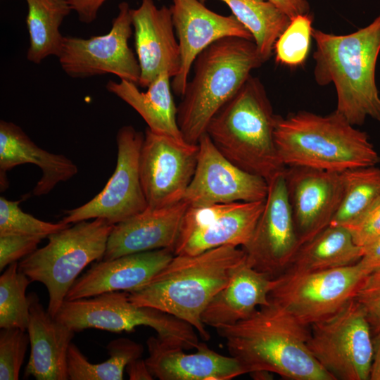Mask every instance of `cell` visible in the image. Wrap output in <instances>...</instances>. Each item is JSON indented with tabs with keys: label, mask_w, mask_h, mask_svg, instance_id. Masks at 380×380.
Returning a JSON list of instances; mask_svg holds the SVG:
<instances>
[{
	"label": "cell",
	"mask_w": 380,
	"mask_h": 380,
	"mask_svg": "<svg viewBox=\"0 0 380 380\" xmlns=\"http://www.w3.org/2000/svg\"><path fill=\"white\" fill-rule=\"evenodd\" d=\"M373 358L370 370V380H380V331L372 336Z\"/></svg>",
	"instance_id": "cell-43"
},
{
	"label": "cell",
	"mask_w": 380,
	"mask_h": 380,
	"mask_svg": "<svg viewBox=\"0 0 380 380\" xmlns=\"http://www.w3.org/2000/svg\"><path fill=\"white\" fill-rule=\"evenodd\" d=\"M372 328L354 298L310 326L308 346L334 380H368L373 358Z\"/></svg>",
	"instance_id": "cell-9"
},
{
	"label": "cell",
	"mask_w": 380,
	"mask_h": 380,
	"mask_svg": "<svg viewBox=\"0 0 380 380\" xmlns=\"http://www.w3.org/2000/svg\"><path fill=\"white\" fill-rule=\"evenodd\" d=\"M30 342L28 333L18 328L0 331V379L18 380Z\"/></svg>",
	"instance_id": "cell-35"
},
{
	"label": "cell",
	"mask_w": 380,
	"mask_h": 380,
	"mask_svg": "<svg viewBox=\"0 0 380 380\" xmlns=\"http://www.w3.org/2000/svg\"><path fill=\"white\" fill-rule=\"evenodd\" d=\"M134 46L141 75L138 85L147 87L162 72L175 77L181 67V54L170 7H158L153 0H141L131 9Z\"/></svg>",
	"instance_id": "cell-19"
},
{
	"label": "cell",
	"mask_w": 380,
	"mask_h": 380,
	"mask_svg": "<svg viewBox=\"0 0 380 380\" xmlns=\"http://www.w3.org/2000/svg\"><path fill=\"white\" fill-rule=\"evenodd\" d=\"M31 163L42 170V177L32 190V195L49 194L55 186L73 177L78 168L70 158L50 153L38 146L17 125L0 121V184L1 191L8 187L6 173L17 165Z\"/></svg>",
	"instance_id": "cell-24"
},
{
	"label": "cell",
	"mask_w": 380,
	"mask_h": 380,
	"mask_svg": "<svg viewBox=\"0 0 380 380\" xmlns=\"http://www.w3.org/2000/svg\"><path fill=\"white\" fill-rule=\"evenodd\" d=\"M362 248L363 254L358 262L367 274L380 270V237Z\"/></svg>",
	"instance_id": "cell-40"
},
{
	"label": "cell",
	"mask_w": 380,
	"mask_h": 380,
	"mask_svg": "<svg viewBox=\"0 0 380 380\" xmlns=\"http://www.w3.org/2000/svg\"><path fill=\"white\" fill-rule=\"evenodd\" d=\"M313 54L317 83L334 84L336 110L351 125H361L367 117L380 124V96L375 70L380 53V15L370 24L343 35L313 29Z\"/></svg>",
	"instance_id": "cell-3"
},
{
	"label": "cell",
	"mask_w": 380,
	"mask_h": 380,
	"mask_svg": "<svg viewBox=\"0 0 380 380\" xmlns=\"http://www.w3.org/2000/svg\"><path fill=\"white\" fill-rule=\"evenodd\" d=\"M342 199L329 225L347 226L364 214L380 198V168L360 167L341 172Z\"/></svg>",
	"instance_id": "cell-31"
},
{
	"label": "cell",
	"mask_w": 380,
	"mask_h": 380,
	"mask_svg": "<svg viewBox=\"0 0 380 380\" xmlns=\"http://www.w3.org/2000/svg\"><path fill=\"white\" fill-rule=\"evenodd\" d=\"M197 164L183 200L189 206L265 200L267 182L229 160L205 133L198 142Z\"/></svg>",
	"instance_id": "cell-16"
},
{
	"label": "cell",
	"mask_w": 380,
	"mask_h": 380,
	"mask_svg": "<svg viewBox=\"0 0 380 380\" xmlns=\"http://www.w3.org/2000/svg\"><path fill=\"white\" fill-rule=\"evenodd\" d=\"M272 372L265 370L255 371L250 373L251 376L255 380H267L272 379Z\"/></svg>",
	"instance_id": "cell-44"
},
{
	"label": "cell",
	"mask_w": 380,
	"mask_h": 380,
	"mask_svg": "<svg viewBox=\"0 0 380 380\" xmlns=\"http://www.w3.org/2000/svg\"><path fill=\"white\" fill-rule=\"evenodd\" d=\"M114 224L103 218L82 220L50 234L48 243L18 262V269L48 291L47 311L55 317L81 272L103 260Z\"/></svg>",
	"instance_id": "cell-7"
},
{
	"label": "cell",
	"mask_w": 380,
	"mask_h": 380,
	"mask_svg": "<svg viewBox=\"0 0 380 380\" xmlns=\"http://www.w3.org/2000/svg\"><path fill=\"white\" fill-rule=\"evenodd\" d=\"M144 138V134L131 125L119 129L116 134L117 163L112 176L102 191L92 199L65 211L62 222L72 224L82 220L103 218L115 225L148 207L139 170Z\"/></svg>",
	"instance_id": "cell-12"
},
{
	"label": "cell",
	"mask_w": 380,
	"mask_h": 380,
	"mask_svg": "<svg viewBox=\"0 0 380 380\" xmlns=\"http://www.w3.org/2000/svg\"><path fill=\"white\" fill-rule=\"evenodd\" d=\"M265 201L188 206L174 255H196L222 246L244 247L252 237Z\"/></svg>",
	"instance_id": "cell-13"
},
{
	"label": "cell",
	"mask_w": 380,
	"mask_h": 380,
	"mask_svg": "<svg viewBox=\"0 0 380 380\" xmlns=\"http://www.w3.org/2000/svg\"><path fill=\"white\" fill-rule=\"evenodd\" d=\"M276 118L263 84L250 75L213 117L205 133L229 160L268 182L286 170L274 141Z\"/></svg>",
	"instance_id": "cell-5"
},
{
	"label": "cell",
	"mask_w": 380,
	"mask_h": 380,
	"mask_svg": "<svg viewBox=\"0 0 380 380\" xmlns=\"http://www.w3.org/2000/svg\"><path fill=\"white\" fill-rule=\"evenodd\" d=\"M30 298L27 333L31 352L25 378L37 380H67V355L75 331L58 321L44 309L34 292Z\"/></svg>",
	"instance_id": "cell-23"
},
{
	"label": "cell",
	"mask_w": 380,
	"mask_h": 380,
	"mask_svg": "<svg viewBox=\"0 0 380 380\" xmlns=\"http://www.w3.org/2000/svg\"><path fill=\"white\" fill-rule=\"evenodd\" d=\"M72 11L76 12L80 21L84 23L94 22L102 5L107 0H65Z\"/></svg>",
	"instance_id": "cell-39"
},
{
	"label": "cell",
	"mask_w": 380,
	"mask_h": 380,
	"mask_svg": "<svg viewBox=\"0 0 380 380\" xmlns=\"http://www.w3.org/2000/svg\"><path fill=\"white\" fill-rule=\"evenodd\" d=\"M172 22L178 39L181 67L171 83L174 94L182 96L196 57L214 42L227 37L253 40L251 32L234 15H222L200 0H170Z\"/></svg>",
	"instance_id": "cell-18"
},
{
	"label": "cell",
	"mask_w": 380,
	"mask_h": 380,
	"mask_svg": "<svg viewBox=\"0 0 380 380\" xmlns=\"http://www.w3.org/2000/svg\"><path fill=\"white\" fill-rule=\"evenodd\" d=\"M264 63L253 40L239 37L218 39L201 52L177 106V124L184 141L198 144L215 113Z\"/></svg>",
	"instance_id": "cell-6"
},
{
	"label": "cell",
	"mask_w": 380,
	"mask_h": 380,
	"mask_svg": "<svg viewBox=\"0 0 380 380\" xmlns=\"http://www.w3.org/2000/svg\"><path fill=\"white\" fill-rule=\"evenodd\" d=\"M312 17L310 13L291 19L286 29L277 39L274 48L276 61L291 68L301 65L310 51Z\"/></svg>",
	"instance_id": "cell-33"
},
{
	"label": "cell",
	"mask_w": 380,
	"mask_h": 380,
	"mask_svg": "<svg viewBox=\"0 0 380 380\" xmlns=\"http://www.w3.org/2000/svg\"><path fill=\"white\" fill-rule=\"evenodd\" d=\"M215 329L244 374L265 370L290 380H334L309 350L310 327L272 301Z\"/></svg>",
	"instance_id": "cell-1"
},
{
	"label": "cell",
	"mask_w": 380,
	"mask_h": 380,
	"mask_svg": "<svg viewBox=\"0 0 380 380\" xmlns=\"http://www.w3.org/2000/svg\"><path fill=\"white\" fill-rule=\"evenodd\" d=\"M29 34L27 59L39 64L50 56H58L64 36L60 27L72 9L65 0H25Z\"/></svg>",
	"instance_id": "cell-28"
},
{
	"label": "cell",
	"mask_w": 380,
	"mask_h": 380,
	"mask_svg": "<svg viewBox=\"0 0 380 380\" xmlns=\"http://www.w3.org/2000/svg\"><path fill=\"white\" fill-rule=\"evenodd\" d=\"M274 136L286 167L342 172L380 162L367 133L356 129L336 110L327 115L308 111L286 118L277 115Z\"/></svg>",
	"instance_id": "cell-4"
},
{
	"label": "cell",
	"mask_w": 380,
	"mask_h": 380,
	"mask_svg": "<svg viewBox=\"0 0 380 380\" xmlns=\"http://www.w3.org/2000/svg\"><path fill=\"white\" fill-rule=\"evenodd\" d=\"M274 4L291 19L310 12V5L307 0H267Z\"/></svg>",
	"instance_id": "cell-41"
},
{
	"label": "cell",
	"mask_w": 380,
	"mask_h": 380,
	"mask_svg": "<svg viewBox=\"0 0 380 380\" xmlns=\"http://www.w3.org/2000/svg\"><path fill=\"white\" fill-rule=\"evenodd\" d=\"M55 318L75 332L90 328L115 333L132 332L137 327L146 326L154 329L162 341L184 350L196 348L200 343L191 324L158 309L133 303L126 291L65 300Z\"/></svg>",
	"instance_id": "cell-8"
},
{
	"label": "cell",
	"mask_w": 380,
	"mask_h": 380,
	"mask_svg": "<svg viewBox=\"0 0 380 380\" xmlns=\"http://www.w3.org/2000/svg\"><path fill=\"white\" fill-rule=\"evenodd\" d=\"M43 239L24 234L0 235V270L34 252Z\"/></svg>",
	"instance_id": "cell-37"
},
{
	"label": "cell",
	"mask_w": 380,
	"mask_h": 380,
	"mask_svg": "<svg viewBox=\"0 0 380 380\" xmlns=\"http://www.w3.org/2000/svg\"><path fill=\"white\" fill-rule=\"evenodd\" d=\"M354 242L364 248L380 237V198L359 218L345 226Z\"/></svg>",
	"instance_id": "cell-38"
},
{
	"label": "cell",
	"mask_w": 380,
	"mask_h": 380,
	"mask_svg": "<svg viewBox=\"0 0 380 380\" xmlns=\"http://www.w3.org/2000/svg\"><path fill=\"white\" fill-rule=\"evenodd\" d=\"M274 285L275 279L255 270L245 260L208 303L201 315L202 322L216 329L248 318L258 308L270 303L269 295Z\"/></svg>",
	"instance_id": "cell-25"
},
{
	"label": "cell",
	"mask_w": 380,
	"mask_h": 380,
	"mask_svg": "<svg viewBox=\"0 0 380 380\" xmlns=\"http://www.w3.org/2000/svg\"><path fill=\"white\" fill-rule=\"evenodd\" d=\"M367 273L357 262L349 266L275 278L269 298L310 327L336 312L355 298Z\"/></svg>",
	"instance_id": "cell-10"
},
{
	"label": "cell",
	"mask_w": 380,
	"mask_h": 380,
	"mask_svg": "<svg viewBox=\"0 0 380 380\" xmlns=\"http://www.w3.org/2000/svg\"><path fill=\"white\" fill-rule=\"evenodd\" d=\"M146 363L160 380H229L244 374L232 356L222 355L200 342L194 353L181 346L151 336L146 341Z\"/></svg>",
	"instance_id": "cell-22"
},
{
	"label": "cell",
	"mask_w": 380,
	"mask_h": 380,
	"mask_svg": "<svg viewBox=\"0 0 380 380\" xmlns=\"http://www.w3.org/2000/svg\"><path fill=\"white\" fill-rule=\"evenodd\" d=\"M173 256V251L163 248L96 261L76 279L65 300H74L106 292L137 289L147 284Z\"/></svg>",
	"instance_id": "cell-20"
},
{
	"label": "cell",
	"mask_w": 380,
	"mask_h": 380,
	"mask_svg": "<svg viewBox=\"0 0 380 380\" xmlns=\"http://www.w3.org/2000/svg\"><path fill=\"white\" fill-rule=\"evenodd\" d=\"M198 154V144L146 128L139 170L148 207H163L183 200L196 170Z\"/></svg>",
	"instance_id": "cell-14"
},
{
	"label": "cell",
	"mask_w": 380,
	"mask_h": 380,
	"mask_svg": "<svg viewBox=\"0 0 380 380\" xmlns=\"http://www.w3.org/2000/svg\"><path fill=\"white\" fill-rule=\"evenodd\" d=\"M20 201L0 197V235L24 234L47 238L70 226L62 221L52 223L39 220L20 208Z\"/></svg>",
	"instance_id": "cell-34"
},
{
	"label": "cell",
	"mask_w": 380,
	"mask_h": 380,
	"mask_svg": "<svg viewBox=\"0 0 380 380\" xmlns=\"http://www.w3.org/2000/svg\"><path fill=\"white\" fill-rule=\"evenodd\" d=\"M125 370L131 380H152L154 377L146 361L140 357L130 361L127 365Z\"/></svg>",
	"instance_id": "cell-42"
},
{
	"label": "cell",
	"mask_w": 380,
	"mask_h": 380,
	"mask_svg": "<svg viewBox=\"0 0 380 380\" xmlns=\"http://www.w3.org/2000/svg\"><path fill=\"white\" fill-rule=\"evenodd\" d=\"M110 355L105 362L92 364L76 345L71 343L68 350L67 369L70 380H122L127 365L139 358L143 346L127 338H119L107 346Z\"/></svg>",
	"instance_id": "cell-30"
},
{
	"label": "cell",
	"mask_w": 380,
	"mask_h": 380,
	"mask_svg": "<svg viewBox=\"0 0 380 380\" xmlns=\"http://www.w3.org/2000/svg\"><path fill=\"white\" fill-rule=\"evenodd\" d=\"M355 299L364 309L373 333L380 331V270L363 279Z\"/></svg>",
	"instance_id": "cell-36"
},
{
	"label": "cell",
	"mask_w": 380,
	"mask_h": 380,
	"mask_svg": "<svg viewBox=\"0 0 380 380\" xmlns=\"http://www.w3.org/2000/svg\"><path fill=\"white\" fill-rule=\"evenodd\" d=\"M32 282L18 269V262L7 266L0 277V328L27 330L30 320V298L26 289Z\"/></svg>",
	"instance_id": "cell-32"
},
{
	"label": "cell",
	"mask_w": 380,
	"mask_h": 380,
	"mask_svg": "<svg viewBox=\"0 0 380 380\" xmlns=\"http://www.w3.org/2000/svg\"><path fill=\"white\" fill-rule=\"evenodd\" d=\"M284 175L300 246L330 224L342 199L343 176L301 166L286 167Z\"/></svg>",
	"instance_id": "cell-17"
},
{
	"label": "cell",
	"mask_w": 380,
	"mask_h": 380,
	"mask_svg": "<svg viewBox=\"0 0 380 380\" xmlns=\"http://www.w3.org/2000/svg\"><path fill=\"white\" fill-rule=\"evenodd\" d=\"M170 78L167 72L160 73L144 92L139 89L137 84L125 80H110L106 87L134 109L151 131L184 140L177 124V106L174 101Z\"/></svg>",
	"instance_id": "cell-26"
},
{
	"label": "cell",
	"mask_w": 380,
	"mask_h": 380,
	"mask_svg": "<svg viewBox=\"0 0 380 380\" xmlns=\"http://www.w3.org/2000/svg\"><path fill=\"white\" fill-rule=\"evenodd\" d=\"M189 205L184 200L171 205L147 207L144 211L115 224L103 260L139 252L167 248L173 251Z\"/></svg>",
	"instance_id": "cell-21"
},
{
	"label": "cell",
	"mask_w": 380,
	"mask_h": 380,
	"mask_svg": "<svg viewBox=\"0 0 380 380\" xmlns=\"http://www.w3.org/2000/svg\"><path fill=\"white\" fill-rule=\"evenodd\" d=\"M131 9L127 2L120 3L118 13L105 34L89 38L64 36L57 58L65 73L80 79L110 73L138 85L140 66L129 46Z\"/></svg>",
	"instance_id": "cell-11"
},
{
	"label": "cell",
	"mask_w": 380,
	"mask_h": 380,
	"mask_svg": "<svg viewBox=\"0 0 380 380\" xmlns=\"http://www.w3.org/2000/svg\"><path fill=\"white\" fill-rule=\"evenodd\" d=\"M246 260L242 248L222 246L196 255H174L147 284L128 291L134 304L172 315L191 324L201 339L210 334L201 315Z\"/></svg>",
	"instance_id": "cell-2"
},
{
	"label": "cell",
	"mask_w": 380,
	"mask_h": 380,
	"mask_svg": "<svg viewBox=\"0 0 380 380\" xmlns=\"http://www.w3.org/2000/svg\"><path fill=\"white\" fill-rule=\"evenodd\" d=\"M362 254L363 248L354 242L346 227L329 225L299 247L284 273H303L349 266L357 263Z\"/></svg>",
	"instance_id": "cell-27"
},
{
	"label": "cell",
	"mask_w": 380,
	"mask_h": 380,
	"mask_svg": "<svg viewBox=\"0 0 380 380\" xmlns=\"http://www.w3.org/2000/svg\"><path fill=\"white\" fill-rule=\"evenodd\" d=\"M284 173L267 182L264 209L251 239L242 248L246 262L272 279L286 270L300 247Z\"/></svg>",
	"instance_id": "cell-15"
},
{
	"label": "cell",
	"mask_w": 380,
	"mask_h": 380,
	"mask_svg": "<svg viewBox=\"0 0 380 380\" xmlns=\"http://www.w3.org/2000/svg\"><path fill=\"white\" fill-rule=\"evenodd\" d=\"M204 3L206 0H200ZM251 32L257 50L265 62L272 56L274 44L291 23V18L267 0H220Z\"/></svg>",
	"instance_id": "cell-29"
}]
</instances>
